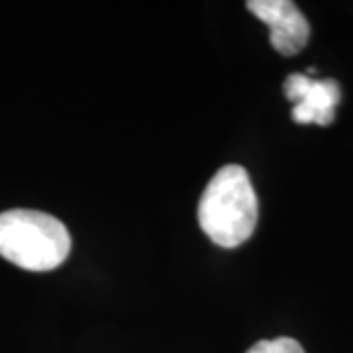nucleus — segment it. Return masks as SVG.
Wrapping results in <instances>:
<instances>
[{"instance_id": "5", "label": "nucleus", "mask_w": 353, "mask_h": 353, "mask_svg": "<svg viewBox=\"0 0 353 353\" xmlns=\"http://www.w3.org/2000/svg\"><path fill=\"white\" fill-rule=\"evenodd\" d=\"M248 353H306L304 347L292 338H275V340L257 341Z\"/></svg>"}, {"instance_id": "2", "label": "nucleus", "mask_w": 353, "mask_h": 353, "mask_svg": "<svg viewBox=\"0 0 353 353\" xmlns=\"http://www.w3.org/2000/svg\"><path fill=\"white\" fill-rule=\"evenodd\" d=\"M71 252V236L55 216L14 208L0 212V255L20 269L53 271Z\"/></svg>"}, {"instance_id": "1", "label": "nucleus", "mask_w": 353, "mask_h": 353, "mask_svg": "<svg viewBox=\"0 0 353 353\" xmlns=\"http://www.w3.org/2000/svg\"><path fill=\"white\" fill-rule=\"evenodd\" d=\"M259 202L252 179L241 165H224L199 202L202 232L220 248H238L250 240L257 226Z\"/></svg>"}, {"instance_id": "4", "label": "nucleus", "mask_w": 353, "mask_h": 353, "mask_svg": "<svg viewBox=\"0 0 353 353\" xmlns=\"http://www.w3.org/2000/svg\"><path fill=\"white\" fill-rule=\"evenodd\" d=\"M248 10L269 28L273 50L290 57L303 51L310 38V24L299 6L289 0H250Z\"/></svg>"}, {"instance_id": "3", "label": "nucleus", "mask_w": 353, "mask_h": 353, "mask_svg": "<svg viewBox=\"0 0 353 353\" xmlns=\"http://www.w3.org/2000/svg\"><path fill=\"white\" fill-rule=\"evenodd\" d=\"M285 97L292 106V120L296 124L330 126L336 118L341 88L334 79L318 81L310 75L292 73L285 79Z\"/></svg>"}]
</instances>
